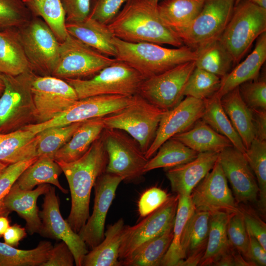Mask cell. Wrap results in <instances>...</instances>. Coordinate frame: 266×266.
Segmentation results:
<instances>
[{
	"instance_id": "6da1fadb",
	"label": "cell",
	"mask_w": 266,
	"mask_h": 266,
	"mask_svg": "<svg viewBox=\"0 0 266 266\" xmlns=\"http://www.w3.org/2000/svg\"><path fill=\"white\" fill-rule=\"evenodd\" d=\"M158 0H128L107 26L113 35L129 42H151L180 47L184 43L162 20Z\"/></svg>"
},
{
	"instance_id": "7a4b0ae2",
	"label": "cell",
	"mask_w": 266,
	"mask_h": 266,
	"mask_svg": "<svg viewBox=\"0 0 266 266\" xmlns=\"http://www.w3.org/2000/svg\"><path fill=\"white\" fill-rule=\"evenodd\" d=\"M56 162L66 177L71 195V208L66 221L78 233L90 216L91 191L97 178L106 170L107 154L100 137L78 159L68 163Z\"/></svg>"
},
{
	"instance_id": "3957f363",
	"label": "cell",
	"mask_w": 266,
	"mask_h": 266,
	"mask_svg": "<svg viewBox=\"0 0 266 266\" xmlns=\"http://www.w3.org/2000/svg\"><path fill=\"white\" fill-rule=\"evenodd\" d=\"M115 58L137 71L145 79L163 73L180 64L195 61V50L183 45L168 48L151 42H129L113 38Z\"/></svg>"
},
{
	"instance_id": "277c9868",
	"label": "cell",
	"mask_w": 266,
	"mask_h": 266,
	"mask_svg": "<svg viewBox=\"0 0 266 266\" xmlns=\"http://www.w3.org/2000/svg\"><path fill=\"white\" fill-rule=\"evenodd\" d=\"M266 32V9L248 0H241L233 9L231 18L219 40L238 64L254 41Z\"/></svg>"
},
{
	"instance_id": "5b68a950",
	"label": "cell",
	"mask_w": 266,
	"mask_h": 266,
	"mask_svg": "<svg viewBox=\"0 0 266 266\" xmlns=\"http://www.w3.org/2000/svg\"><path fill=\"white\" fill-rule=\"evenodd\" d=\"M165 112L152 104L139 94L121 110L104 117L105 128L128 133L145 153L152 143L161 117Z\"/></svg>"
},
{
	"instance_id": "8992f818",
	"label": "cell",
	"mask_w": 266,
	"mask_h": 266,
	"mask_svg": "<svg viewBox=\"0 0 266 266\" xmlns=\"http://www.w3.org/2000/svg\"><path fill=\"white\" fill-rule=\"evenodd\" d=\"M145 78L125 63L116 61L88 79H66L75 91L78 100L90 97L138 93Z\"/></svg>"
},
{
	"instance_id": "52a82bcc",
	"label": "cell",
	"mask_w": 266,
	"mask_h": 266,
	"mask_svg": "<svg viewBox=\"0 0 266 266\" xmlns=\"http://www.w3.org/2000/svg\"><path fill=\"white\" fill-rule=\"evenodd\" d=\"M35 74L31 69L15 76L2 74L5 88L0 97V133L21 129L34 120L31 85Z\"/></svg>"
},
{
	"instance_id": "ba28073f",
	"label": "cell",
	"mask_w": 266,
	"mask_h": 266,
	"mask_svg": "<svg viewBox=\"0 0 266 266\" xmlns=\"http://www.w3.org/2000/svg\"><path fill=\"white\" fill-rule=\"evenodd\" d=\"M18 31L30 68L36 75L52 76L60 42L50 28L42 19L32 17Z\"/></svg>"
},
{
	"instance_id": "9c48e42d",
	"label": "cell",
	"mask_w": 266,
	"mask_h": 266,
	"mask_svg": "<svg viewBox=\"0 0 266 266\" xmlns=\"http://www.w3.org/2000/svg\"><path fill=\"white\" fill-rule=\"evenodd\" d=\"M116 61L68 33L60 42L58 60L52 76L64 80L90 78Z\"/></svg>"
},
{
	"instance_id": "30bf717a",
	"label": "cell",
	"mask_w": 266,
	"mask_h": 266,
	"mask_svg": "<svg viewBox=\"0 0 266 266\" xmlns=\"http://www.w3.org/2000/svg\"><path fill=\"white\" fill-rule=\"evenodd\" d=\"M100 137L108 156L105 172L128 181L137 180L145 173L149 159L131 136L121 130L105 128Z\"/></svg>"
},
{
	"instance_id": "8fae6325",
	"label": "cell",
	"mask_w": 266,
	"mask_h": 266,
	"mask_svg": "<svg viewBox=\"0 0 266 266\" xmlns=\"http://www.w3.org/2000/svg\"><path fill=\"white\" fill-rule=\"evenodd\" d=\"M234 6L235 0H205L200 12L178 36L184 45L195 50L218 39Z\"/></svg>"
},
{
	"instance_id": "7c38bea8",
	"label": "cell",
	"mask_w": 266,
	"mask_h": 266,
	"mask_svg": "<svg viewBox=\"0 0 266 266\" xmlns=\"http://www.w3.org/2000/svg\"><path fill=\"white\" fill-rule=\"evenodd\" d=\"M195 67V61H190L145 79L138 94L162 110L171 109L183 99L186 83Z\"/></svg>"
},
{
	"instance_id": "4fadbf2b",
	"label": "cell",
	"mask_w": 266,
	"mask_h": 266,
	"mask_svg": "<svg viewBox=\"0 0 266 266\" xmlns=\"http://www.w3.org/2000/svg\"><path fill=\"white\" fill-rule=\"evenodd\" d=\"M132 96L101 95L78 100L65 111L53 119L43 123L29 124L22 127L37 134L54 126H63L102 117L116 113L126 106Z\"/></svg>"
},
{
	"instance_id": "5bb4252c",
	"label": "cell",
	"mask_w": 266,
	"mask_h": 266,
	"mask_svg": "<svg viewBox=\"0 0 266 266\" xmlns=\"http://www.w3.org/2000/svg\"><path fill=\"white\" fill-rule=\"evenodd\" d=\"M34 121L39 123L59 115L78 100L66 80L53 76L35 74L31 85Z\"/></svg>"
},
{
	"instance_id": "9a60e30c",
	"label": "cell",
	"mask_w": 266,
	"mask_h": 266,
	"mask_svg": "<svg viewBox=\"0 0 266 266\" xmlns=\"http://www.w3.org/2000/svg\"><path fill=\"white\" fill-rule=\"evenodd\" d=\"M179 195L169 196L157 209L137 224L124 226L119 251V260L129 257L146 241L154 238L173 226Z\"/></svg>"
},
{
	"instance_id": "2e32d148",
	"label": "cell",
	"mask_w": 266,
	"mask_h": 266,
	"mask_svg": "<svg viewBox=\"0 0 266 266\" xmlns=\"http://www.w3.org/2000/svg\"><path fill=\"white\" fill-rule=\"evenodd\" d=\"M42 210L39 211L41 221L40 234L46 237L65 242L71 250L75 265L82 266L88 247L78 233L72 229L60 211L58 197L54 187L50 186L44 194Z\"/></svg>"
},
{
	"instance_id": "e0dca14e",
	"label": "cell",
	"mask_w": 266,
	"mask_h": 266,
	"mask_svg": "<svg viewBox=\"0 0 266 266\" xmlns=\"http://www.w3.org/2000/svg\"><path fill=\"white\" fill-rule=\"evenodd\" d=\"M190 196L197 211L210 214L219 211L232 213L239 209L218 160L194 189Z\"/></svg>"
},
{
	"instance_id": "ac0fdd59",
	"label": "cell",
	"mask_w": 266,
	"mask_h": 266,
	"mask_svg": "<svg viewBox=\"0 0 266 266\" xmlns=\"http://www.w3.org/2000/svg\"><path fill=\"white\" fill-rule=\"evenodd\" d=\"M124 180L121 176L105 171L95 183V196L92 213L78 233L91 249L98 245L104 238L106 215L117 188Z\"/></svg>"
},
{
	"instance_id": "d6986e66",
	"label": "cell",
	"mask_w": 266,
	"mask_h": 266,
	"mask_svg": "<svg viewBox=\"0 0 266 266\" xmlns=\"http://www.w3.org/2000/svg\"><path fill=\"white\" fill-rule=\"evenodd\" d=\"M204 110V100L186 97L176 106L165 111L155 138L145 153L146 158L149 159L168 139L190 129L201 118Z\"/></svg>"
},
{
	"instance_id": "ffe728a7",
	"label": "cell",
	"mask_w": 266,
	"mask_h": 266,
	"mask_svg": "<svg viewBox=\"0 0 266 266\" xmlns=\"http://www.w3.org/2000/svg\"><path fill=\"white\" fill-rule=\"evenodd\" d=\"M217 160L232 187L237 203L257 201V182L244 154L233 146L229 147L218 153Z\"/></svg>"
},
{
	"instance_id": "44dd1931",
	"label": "cell",
	"mask_w": 266,
	"mask_h": 266,
	"mask_svg": "<svg viewBox=\"0 0 266 266\" xmlns=\"http://www.w3.org/2000/svg\"><path fill=\"white\" fill-rule=\"evenodd\" d=\"M218 153H199L193 160L166 168V176L172 191L179 195L190 196L194 189L213 167Z\"/></svg>"
},
{
	"instance_id": "7402d4cb",
	"label": "cell",
	"mask_w": 266,
	"mask_h": 266,
	"mask_svg": "<svg viewBox=\"0 0 266 266\" xmlns=\"http://www.w3.org/2000/svg\"><path fill=\"white\" fill-rule=\"evenodd\" d=\"M49 184L38 185L35 189L23 190L14 183L4 199V205L9 212L15 211L26 222V228L30 234L39 233L41 220L37 206L38 197L50 189Z\"/></svg>"
},
{
	"instance_id": "603a6c76",
	"label": "cell",
	"mask_w": 266,
	"mask_h": 266,
	"mask_svg": "<svg viewBox=\"0 0 266 266\" xmlns=\"http://www.w3.org/2000/svg\"><path fill=\"white\" fill-rule=\"evenodd\" d=\"M266 60V32L257 39L253 51L246 58L221 79L215 95L219 99L240 84L258 79L260 70Z\"/></svg>"
},
{
	"instance_id": "cb8c5ba5",
	"label": "cell",
	"mask_w": 266,
	"mask_h": 266,
	"mask_svg": "<svg viewBox=\"0 0 266 266\" xmlns=\"http://www.w3.org/2000/svg\"><path fill=\"white\" fill-rule=\"evenodd\" d=\"M67 33L107 56L115 58L114 36L104 25L90 17L81 21L66 23Z\"/></svg>"
},
{
	"instance_id": "d4e9b609",
	"label": "cell",
	"mask_w": 266,
	"mask_h": 266,
	"mask_svg": "<svg viewBox=\"0 0 266 266\" xmlns=\"http://www.w3.org/2000/svg\"><path fill=\"white\" fill-rule=\"evenodd\" d=\"M210 215L209 212L195 210L191 217L182 242L184 259L179 266H199L207 245Z\"/></svg>"
},
{
	"instance_id": "484cf974",
	"label": "cell",
	"mask_w": 266,
	"mask_h": 266,
	"mask_svg": "<svg viewBox=\"0 0 266 266\" xmlns=\"http://www.w3.org/2000/svg\"><path fill=\"white\" fill-rule=\"evenodd\" d=\"M38 134L21 128L0 133V162L9 165L37 156Z\"/></svg>"
},
{
	"instance_id": "4316f807",
	"label": "cell",
	"mask_w": 266,
	"mask_h": 266,
	"mask_svg": "<svg viewBox=\"0 0 266 266\" xmlns=\"http://www.w3.org/2000/svg\"><path fill=\"white\" fill-rule=\"evenodd\" d=\"M105 129L102 117L83 122L70 139L55 154V161L73 162L81 157Z\"/></svg>"
},
{
	"instance_id": "83f0119b",
	"label": "cell",
	"mask_w": 266,
	"mask_h": 266,
	"mask_svg": "<svg viewBox=\"0 0 266 266\" xmlns=\"http://www.w3.org/2000/svg\"><path fill=\"white\" fill-rule=\"evenodd\" d=\"M29 69L18 29L0 30V73L15 76Z\"/></svg>"
},
{
	"instance_id": "f1b7e54d",
	"label": "cell",
	"mask_w": 266,
	"mask_h": 266,
	"mask_svg": "<svg viewBox=\"0 0 266 266\" xmlns=\"http://www.w3.org/2000/svg\"><path fill=\"white\" fill-rule=\"evenodd\" d=\"M221 103L234 129L247 149L255 138L252 109L243 100L236 87L221 99Z\"/></svg>"
},
{
	"instance_id": "f546056e",
	"label": "cell",
	"mask_w": 266,
	"mask_h": 266,
	"mask_svg": "<svg viewBox=\"0 0 266 266\" xmlns=\"http://www.w3.org/2000/svg\"><path fill=\"white\" fill-rule=\"evenodd\" d=\"M198 153H219L224 149L233 146L225 136L217 133L201 119L189 130L172 137Z\"/></svg>"
},
{
	"instance_id": "4dcf8cb0",
	"label": "cell",
	"mask_w": 266,
	"mask_h": 266,
	"mask_svg": "<svg viewBox=\"0 0 266 266\" xmlns=\"http://www.w3.org/2000/svg\"><path fill=\"white\" fill-rule=\"evenodd\" d=\"M124 226L123 218L109 226L103 240L85 256L82 266H121L119 251Z\"/></svg>"
},
{
	"instance_id": "1f68e13d",
	"label": "cell",
	"mask_w": 266,
	"mask_h": 266,
	"mask_svg": "<svg viewBox=\"0 0 266 266\" xmlns=\"http://www.w3.org/2000/svg\"><path fill=\"white\" fill-rule=\"evenodd\" d=\"M205 0H162L158 3L164 23L178 36L201 11Z\"/></svg>"
},
{
	"instance_id": "d6a6232c",
	"label": "cell",
	"mask_w": 266,
	"mask_h": 266,
	"mask_svg": "<svg viewBox=\"0 0 266 266\" xmlns=\"http://www.w3.org/2000/svg\"><path fill=\"white\" fill-rule=\"evenodd\" d=\"M195 211L191 196L179 195L173 227L172 239L162 260L161 266H179L184 260L182 242L188 223Z\"/></svg>"
},
{
	"instance_id": "836d02e7",
	"label": "cell",
	"mask_w": 266,
	"mask_h": 266,
	"mask_svg": "<svg viewBox=\"0 0 266 266\" xmlns=\"http://www.w3.org/2000/svg\"><path fill=\"white\" fill-rule=\"evenodd\" d=\"M63 172L58 163L47 156H42L29 166L19 176L15 183L23 190L33 189L42 184H51L56 186L63 193L68 190L62 187L59 177Z\"/></svg>"
},
{
	"instance_id": "e575fe53",
	"label": "cell",
	"mask_w": 266,
	"mask_h": 266,
	"mask_svg": "<svg viewBox=\"0 0 266 266\" xmlns=\"http://www.w3.org/2000/svg\"><path fill=\"white\" fill-rule=\"evenodd\" d=\"M173 225L161 234L139 246L129 257L120 261L121 266H159L173 237Z\"/></svg>"
},
{
	"instance_id": "d590c367",
	"label": "cell",
	"mask_w": 266,
	"mask_h": 266,
	"mask_svg": "<svg viewBox=\"0 0 266 266\" xmlns=\"http://www.w3.org/2000/svg\"><path fill=\"white\" fill-rule=\"evenodd\" d=\"M230 214L222 211L210 214L207 245L199 266H213L231 245L227 233V225Z\"/></svg>"
},
{
	"instance_id": "8d00e7d4",
	"label": "cell",
	"mask_w": 266,
	"mask_h": 266,
	"mask_svg": "<svg viewBox=\"0 0 266 266\" xmlns=\"http://www.w3.org/2000/svg\"><path fill=\"white\" fill-rule=\"evenodd\" d=\"M33 17L42 19L50 28L60 42L68 33L66 15L61 0H22Z\"/></svg>"
},
{
	"instance_id": "74e56055",
	"label": "cell",
	"mask_w": 266,
	"mask_h": 266,
	"mask_svg": "<svg viewBox=\"0 0 266 266\" xmlns=\"http://www.w3.org/2000/svg\"><path fill=\"white\" fill-rule=\"evenodd\" d=\"M157 151L154 157L148 160L144 170L145 173L156 168H168L188 163L199 154L173 137L164 142Z\"/></svg>"
},
{
	"instance_id": "f35d334b",
	"label": "cell",
	"mask_w": 266,
	"mask_h": 266,
	"mask_svg": "<svg viewBox=\"0 0 266 266\" xmlns=\"http://www.w3.org/2000/svg\"><path fill=\"white\" fill-rule=\"evenodd\" d=\"M204 101L205 110L201 119L217 133L229 139L234 147L245 154L246 149L224 111L221 99L215 94Z\"/></svg>"
},
{
	"instance_id": "ab89813d",
	"label": "cell",
	"mask_w": 266,
	"mask_h": 266,
	"mask_svg": "<svg viewBox=\"0 0 266 266\" xmlns=\"http://www.w3.org/2000/svg\"><path fill=\"white\" fill-rule=\"evenodd\" d=\"M52 247L49 241H41L33 249L15 248L0 242V266H41Z\"/></svg>"
},
{
	"instance_id": "60d3db41",
	"label": "cell",
	"mask_w": 266,
	"mask_h": 266,
	"mask_svg": "<svg viewBox=\"0 0 266 266\" xmlns=\"http://www.w3.org/2000/svg\"><path fill=\"white\" fill-rule=\"evenodd\" d=\"M196 67L206 70L221 78L228 73L233 65L232 58L218 39L196 50Z\"/></svg>"
},
{
	"instance_id": "b9f144b4",
	"label": "cell",
	"mask_w": 266,
	"mask_h": 266,
	"mask_svg": "<svg viewBox=\"0 0 266 266\" xmlns=\"http://www.w3.org/2000/svg\"><path fill=\"white\" fill-rule=\"evenodd\" d=\"M244 155L256 177L259 188L258 206L266 211V140L254 138Z\"/></svg>"
},
{
	"instance_id": "7bdbcfd3",
	"label": "cell",
	"mask_w": 266,
	"mask_h": 266,
	"mask_svg": "<svg viewBox=\"0 0 266 266\" xmlns=\"http://www.w3.org/2000/svg\"><path fill=\"white\" fill-rule=\"evenodd\" d=\"M83 122L52 127L38 133L37 156H47L52 159L55 153L72 137Z\"/></svg>"
},
{
	"instance_id": "ee69618b",
	"label": "cell",
	"mask_w": 266,
	"mask_h": 266,
	"mask_svg": "<svg viewBox=\"0 0 266 266\" xmlns=\"http://www.w3.org/2000/svg\"><path fill=\"white\" fill-rule=\"evenodd\" d=\"M221 79L214 74L195 67L188 78L184 95L203 100L208 99L218 91Z\"/></svg>"
},
{
	"instance_id": "f6af8a7d",
	"label": "cell",
	"mask_w": 266,
	"mask_h": 266,
	"mask_svg": "<svg viewBox=\"0 0 266 266\" xmlns=\"http://www.w3.org/2000/svg\"><path fill=\"white\" fill-rule=\"evenodd\" d=\"M32 17L22 0H0V30L19 29Z\"/></svg>"
},
{
	"instance_id": "bcb514c9",
	"label": "cell",
	"mask_w": 266,
	"mask_h": 266,
	"mask_svg": "<svg viewBox=\"0 0 266 266\" xmlns=\"http://www.w3.org/2000/svg\"><path fill=\"white\" fill-rule=\"evenodd\" d=\"M227 233L230 244L247 259L249 235L240 208L237 211L230 214L227 225Z\"/></svg>"
},
{
	"instance_id": "7dc6e473",
	"label": "cell",
	"mask_w": 266,
	"mask_h": 266,
	"mask_svg": "<svg viewBox=\"0 0 266 266\" xmlns=\"http://www.w3.org/2000/svg\"><path fill=\"white\" fill-rule=\"evenodd\" d=\"M38 157L9 164L0 175V216L7 217L10 213L4 205V199L21 173L33 163Z\"/></svg>"
},
{
	"instance_id": "c3c4849f",
	"label": "cell",
	"mask_w": 266,
	"mask_h": 266,
	"mask_svg": "<svg viewBox=\"0 0 266 266\" xmlns=\"http://www.w3.org/2000/svg\"><path fill=\"white\" fill-rule=\"evenodd\" d=\"M238 89L243 100L250 108L266 110L265 78L243 83Z\"/></svg>"
},
{
	"instance_id": "681fc988",
	"label": "cell",
	"mask_w": 266,
	"mask_h": 266,
	"mask_svg": "<svg viewBox=\"0 0 266 266\" xmlns=\"http://www.w3.org/2000/svg\"><path fill=\"white\" fill-rule=\"evenodd\" d=\"M128 0H91L89 17L108 25Z\"/></svg>"
},
{
	"instance_id": "f907efd6",
	"label": "cell",
	"mask_w": 266,
	"mask_h": 266,
	"mask_svg": "<svg viewBox=\"0 0 266 266\" xmlns=\"http://www.w3.org/2000/svg\"><path fill=\"white\" fill-rule=\"evenodd\" d=\"M169 196L164 190L152 187L141 196L138 203V211L141 217H145L162 205Z\"/></svg>"
},
{
	"instance_id": "816d5d0a",
	"label": "cell",
	"mask_w": 266,
	"mask_h": 266,
	"mask_svg": "<svg viewBox=\"0 0 266 266\" xmlns=\"http://www.w3.org/2000/svg\"><path fill=\"white\" fill-rule=\"evenodd\" d=\"M249 234L254 236L266 250V224L250 209H240Z\"/></svg>"
},
{
	"instance_id": "f5cc1de1",
	"label": "cell",
	"mask_w": 266,
	"mask_h": 266,
	"mask_svg": "<svg viewBox=\"0 0 266 266\" xmlns=\"http://www.w3.org/2000/svg\"><path fill=\"white\" fill-rule=\"evenodd\" d=\"M91 0H61L66 23L83 21L89 14Z\"/></svg>"
},
{
	"instance_id": "db71d44e",
	"label": "cell",
	"mask_w": 266,
	"mask_h": 266,
	"mask_svg": "<svg viewBox=\"0 0 266 266\" xmlns=\"http://www.w3.org/2000/svg\"><path fill=\"white\" fill-rule=\"evenodd\" d=\"M74 262L71 250L67 245L62 241L52 246L46 261L41 266H72Z\"/></svg>"
},
{
	"instance_id": "11a10c76",
	"label": "cell",
	"mask_w": 266,
	"mask_h": 266,
	"mask_svg": "<svg viewBox=\"0 0 266 266\" xmlns=\"http://www.w3.org/2000/svg\"><path fill=\"white\" fill-rule=\"evenodd\" d=\"M217 266H255L232 245L213 264Z\"/></svg>"
},
{
	"instance_id": "9f6ffc18",
	"label": "cell",
	"mask_w": 266,
	"mask_h": 266,
	"mask_svg": "<svg viewBox=\"0 0 266 266\" xmlns=\"http://www.w3.org/2000/svg\"><path fill=\"white\" fill-rule=\"evenodd\" d=\"M248 235L249 240L247 259L255 266H266V250L254 236L249 233Z\"/></svg>"
},
{
	"instance_id": "6f0895ef",
	"label": "cell",
	"mask_w": 266,
	"mask_h": 266,
	"mask_svg": "<svg viewBox=\"0 0 266 266\" xmlns=\"http://www.w3.org/2000/svg\"><path fill=\"white\" fill-rule=\"evenodd\" d=\"M255 138L266 140V110L252 109Z\"/></svg>"
},
{
	"instance_id": "680465c9",
	"label": "cell",
	"mask_w": 266,
	"mask_h": 266,
	"mask_svg": "<svg viewBox=\"0 0 266 266\" xmlns=\"http://www.w3.org/2000/svg\"><path fill=\"white\" fill-rule=\"evenodd\" d=\"M27 235L26 230L18 224L9 226L3 236L4 243L11 246H17L19 241Z\"/></svg>"
},
{
	"instance_id": "91938a15",
	"label": "cell",
	"mask_w": 266,
	"mask_h": 266,
	"mask_svg": "<svg viewBox=\"0 0 266 266\" xmlns=\"http://www.w3.org/2000/svg\"><path fill=\"white\" fill-rule=\"evenodd\" d=\"M9 226V222L7 217L0 216V236L3 235Z\"/></svg>"
},
{
	"instance_id": "94428289",
	"label": "cell",
	"mask_w": 266,
	"mask_h": 266,
	"mask_svg": "<svg viewBox=\"0 0 266 266\" xmlns=\"http://www.w3.org/2000/svg\"><path fill=\"white\" fill-rule=\"evenodd\" d=\"M255 4L266 9V0H248Z\"/></svg>"
},
{
	"instance_id": "6125c7cd",
	"label": "cell",
	"mask_w": 266,
	"mask_h": 266,
	"mask_svg": "<svg viewBox=\"0 0 266 266\" xmlns=\"http://www.w3.org/2000/svg\"><path fill=\"white\" fill-rule=\"evenodd\" d=\"M5 88L2 74L0 73V97L2 95Z\"/></svg>"
},
{
	"instance_id": "be15d7a7",
	"label": "cell",
	"mask_w": 266,
	"mask_h": 266,
	"mask_svg": "<svg viewBox=\"0 0 266 266\" xmlns=\"http://www.w3.org/2000/svg\"><path fill=\"white\" fill-rule=\"evenodd\" d=\"M8 165V164L0 162V175Z\"/></svg>"
},
{
	"instance_id": "e7e4bbea",
	"label": "cell",
	"mask_w": 266,
	"mask_h": 266,
	"mask_svg": "<svg viewBox=\"0 0 266 266\" xmlns=\"http://www.w3.org/2000/svg\"><path fill=\"white\" fill-rule=\"evenodd\" d=\"M241 0H235V6L237 5Z\"/></svg>"
},
{
	"instance_id": "03108f58",
	"label": "cell",
	"mask_w": 266,
	"mask_h": 266,
	"mask_svg": "<svg viewBox=\"0 0 266 266\" xmlns=\"http://www.w3.org/2000/svg\"><path fill=\"white\" fill-rule=\"evenodd\" d=\"M159 0V1L160 0Z\"/></svg>"
}]
</instances>
